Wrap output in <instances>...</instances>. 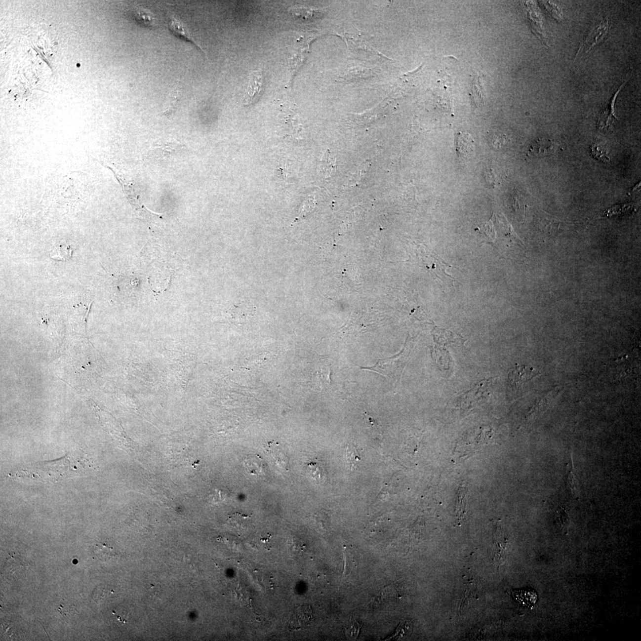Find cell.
Wrapping results in <instances>:
<instances>
[{"mask_svg": "<svg viewBox=\"0 0 641 641\" xmlns=\"http://www.w3.org/2000/svg\"><path fill=\"white\" fill-rule=\"evenodd\" d=\"M90 462L87 455L79 449L70 452L60 459L23 467L11 475V477L55 482L87 472L93 467Z\"/></svg>", "mask_w": 641, "mask_h": 641, "instance_id": "6da1fadb", "label": "cell"}, {"mask_svg": "<svg viewBox=\"0 0 641 641\" xmlns=\"http://www.w3.org/2000/svg\"><path fill=\"white\" fill-rule=\"evenodd\" d=\"M610 29L609 20L605 18L594 27L590 33L581 44L576 58L578 56L583 57L591 51L594 47L599 45L606 39Z\"/></svg>", "mask_w": 641, "mask_h": 641, "instance_id": "7a4b0ae2", "label": "cell"}, {"mask_svg": "<svg viewBox=\"0 0 641 641\" xmlns=\"http://www.w3.org/2000/svg\"><path fill=\"white\" fill-rule=\"evenodd\" d=\"M631 78V76L619 87V89L611 97L609 102L606 105V107L600 114L598 122V126L600 130H613L614 123L617 120L615 114V104L617 96L621 92L623 87L625 86L626 83L630 80Z\"/></svg>", "mask_w": 641, "mask_h": 641, "instance_id": "3957f363", "label": "cell"}, {"mask_svg": "<svg viewBox=\"0 0 641 641\" xmlns=\"http://www.w3.org/2000/svg\"><path fill=\"white\" fill-rule=\"evenodd\" d=\"M263 84L262 72L255 71L249 75L248 86L244 95V105H251L257 101L262 93Z\"/></svg>", "mask_w": 641, "mask_h": 641, "instance_id": "277c9868", "label": "cell"}, {"mask_svg": "<svg viewBox=\"0 0 641 641\" xmlns=\"http://www.w3.org/2000/svg\"><path fill=\"white\" fill-rule=\"evenodd\" d=\"M540 372L534 367L517 364L508 374V380L511 386L519 390L526 382L539 375Z\"/></svg>", "mask_w": 641, "mask_h": 641, "instance_id": "5b68a950", "label": "cell"}, {"mask_svg": "<svg viewBox=\"0 0 641 641\" xmlns=\"http://www.w3.org/2000/svg\"><path fill=\"white\" fill-rule=\"evenodd\" d=\"M457 152L461 161H466L472 157L474 146L473 140L469 134L460 133L457 137Z\"/></svg>", "mask_w": 641, "mask_h": 641, "instance_id": "8992f818", "label": "cell"}, {"mask_svg": "<svg viewBox=\"0 0 641 641\" xmlns=\"http://www.w3.org/2000/svg\"><path fill=\"white\" fill-rule=\"evenodd\" d=\"M169 28L175 35L184 38L185 39L191 41V42L195 43L196 45L199 46L198 43L196 42L195 38L191 34L189 29L188 28L187 26L185 25L184 23L182 22L181 20L176 19L175 17H170Z\"/></svg>", "mask_w": 641, "mask_h": 641, "instance_id": "52a82bcc", "label": "cell"}, {"mask_svg": "<svg viewBox=\"0 0 641 641\" xmlns=\"http://www.w3.org/2000/svg\"><path fill=\"white\" fill-rule=\"evenodd\" d=\"M268 445V450L273 460L281 469L287 471L288 459L286 454H284L283 451L279 446V443L271 442H269Z\"/></svg>", "mask_w": 641, "mask_h": 641, "instance_id": "ba28073f", "label": "cell"}, {"mask_svg": "<svg viewBox=\"0 0 641 641\" xmlns=\"http://www.w3.org/2000/svg\"><path fill=\"white\" fill-rule=\"evenodd\" d=\"M513 597L520 604L527 607L536 603L537 599L536 593L530 590L513 591Z\"/></svg>", "mask_w": 641, "mask_h": 641, "instance_id": "9c48e42d", "label": "cell"}, {"mask_svg": "<svg viewBox=\"0 0 641 641\" xmlns=\"http://www.w3.org/2000/svg\"><path fill=\"white\" fill-rule=\"evenodd\" d=\"M72 249L70 246L66 243L61 242L55 245L51 254L52 259L60 261H66L71 258Z\"/></svg>", "mask_w": 641, "mask_h": 641, "instance_id": "30bf717a", "label": "cell"}, {"mask_svg": "<svg viewBox=\"0 0 641 641\" xmlns=\"http://www.w3.org/2000/svg\"><path fill=\"white\" fill-rule=\"evenodd\" d=\"M554 143L550 140H539L532 146L531 152L536 156H545L554 152Z\"/></svg>", "mask_w": 641, "mask_h": 641, "instance_id": "8fae6325", "label": "cell"}, {"mask_svg": "<svg viewBox=\"0 0 641 641\" xmlns=\"http://www.w3.org/2000/svg\"><path fill=\"white\" fill-rule=\"evenodd\" d=\"M467 487L466 485L461 484L458 493V499L456 505V514L458 520H463L466 515L467 504Z\"/></svg>", "mask_w": 641, "mask_h": 641, "instance_id": "7c38bea8", "label": "cell"}, {"mask_svg": "<svg viewBox=\"0 0 641 641\" xmlns=\"http://www.w3.org/2000/svg\"><path fill=\"white\" fill-rule=\"evenodd\" d=\"M235 318L238 322L240 324H246L248 320H251V318L254 314L253 308L248 305H243L242 307L238 308L235 310Z\"/></svg>", "mask_w": 641, "mask_h": 641, "instance_id": "4fadbf2b", "label": "cell"}, {"mask_svg": "<svg viewBox=\"0 0 641 641\" xmlns=\"http://www.w3.org/2000/svg\"><path fill=\"white\" fill-rule=\"evenodd\" d=\"M334 166L335 160L333 156H332L330 153L327 152L323 157L321 164H320V169H321L323 174L326 177L331 175L334 170Z\"/></svg>", "mask_w": 641, "mask_h": 641, "instance_id": "5bb4252c", "label": "cell"}, {"mask_svg": "<svg viewBox=\"0 0 641 641\" xmlns=\"http://www.w3.org/2000/svg\"><path fill=\"white\" fill-rule=\"evenodd\" d=\"M361 626L357 620L351 619L349 622L347 623L344 631L345 632L346 637L350 639L356 640L360 635Z\"/></svg>", "mask_w": 641, "mask_h": 641, "instance_id": "9a60e30c", "label": "cell"}, {"mask_svg": "<svg viewBox=\"0 0 641 641\" xmlns=\"http://www.w3.org/2000/svg\"><path fill=\"white\" fill-rule=\"evenodd\" d=\"M591 152H592L594 157H595L599 160L606 162V161H609L610 160L604 147L599 145V144L596 143L593 145L591 148Z\"/></svg>", "mask_w": 641, "mask_h": 641, "instance_id": "2e32d148", "label": "cell"}, {"mask_svg": "<svg viewBox=\"0 0 641 641\" xmlns=\"http://www.w3.org/2000/svg\"><path fill=\"white\" fill-rule=\"evenodd\" d=\"M633 208L634 206L631 204L617 205L605 211L604 214L605 216H612L629 212Z\"/></svg>", "mask_w": 641, "mask_h": 641, "instance_id": "e0dca14e", "label": "cell"}, {"mask_svg": "<svg viewBox=\"0 0 641 641\" xmlns=\"http://www.w3.org/2000/svg\"><path fill=\"white\" fill-rule=\"evenodd\" d=\"M571 466L568 478H567V486H568L569 489L571 492L572 496L577 498L579 496L578 481L575 477L574 471H573V463Z\"/></svg>", "mask_w": 641, "mask_h": 641, "instance_id": "ac0fdd59", "label": "cell"}, {"mask_svg": "<svg viewBox=\"0 0 641 641\" xmlns=\"http://www.w3.org/2000/svg\"><path fill=\"white\" fill-rule=\"evenodd\" d=\"M360 461V458L358 456L357 450L354 447H349L346 451V461L348 466L352 469L356 468Z\"/></svg>", "mask_w": 641, "mask_h": 641, "instance_id": "d6986e66", "label": "cell"}, {"mask_svg": "<svg viewBox=\"0 0 641 641\" xmlns=\"http://www.w3.org/2000/svg\"><path fill=\"white\" fill-rule=\"evenodd\" d=\"M307 472L309 476L316 480H320L323 478V473L319 464L312 463L308 464L307 467Z\"/></svg>", "mask_w": 641, "mask_h": 641, "instance_id": "ffe728a7", "label": "cell"}]
</instances>
